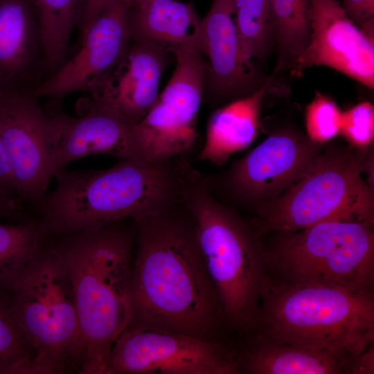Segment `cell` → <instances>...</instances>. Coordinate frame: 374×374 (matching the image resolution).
<instances>
[{
  "instance_id": "obj_15",
  "label": "cell",
  "mask_w": 374,
  "mask_h": 374,
  "mask_svg": "<svg viewBox=\"0 0 374 374\" xmlns=\"http://www.w3.org/2000/svg\"><path fill=\"white\" fill-rule=\"evenodd\" d=\"M55 114L60 127L56 171L91 155H110L120 160L148 158L135 124L97 103L89 100L86 113L79 117Z\"/></svg>"
},
{
  "instance_id": "obj_33",
  "label": "cell",
  "mask_w": 374,
  "mask_h": 374,
  "mask_svg": "<svg viewBox=\"0 0 374 374\" xmlns=\"http://www.w3.org/2000/svg\"><path fill=\"white\" fill-rule=\"evenodd\" d=\"M22 209L19 205L0 197V217H15Z\"/></svg>"
},
{
  "instance_id": "obj_13",
  "label": "cell",
  "mask_w": 374,
  "mask_h": 374,
  "mask_svg": "<svg viewBox=\"0 0 374 374\" xmlns=\"http://www.w3.org/2000/svg\"><path fill=\"white\" fill-rule=\"evenodd\" d=\"M127 0H112L81 32L80 48L48 76L36 97L60 99L74 92L98 94L131 43Z\"/></svg>"
},
{
  "instance_id": "obj_7",
  "label": "cell",
  "mask_w": 374,
  "mask_h": 374,
  "mask_svg": "<svg viewBox=\"0 0 374 374\" xmlns=\"http://www.w3.org/2000/svg\"><path fill=\"white\" fill-rule=\"evenodd\" d=\"M373 224L332 220L278 232L273 244L264 247L267 273L287 282L373 293Z\"/></svg>"
},
{
  "instance_id": "obj_2",
  "label": "cell",
  "mask_w": 374,
  "mask_h": 374,
  "mask_svg": "<svg viewBox=\"0 0 374 374\" xmlns=\"http://www.w3.org/2000/svg\"><path fill=\"white\" fill-rule=\"evenodd\" d=\"M128 220L44 240L70 280L80 332L81 374H105L111 348L132 319L134 231Z\"/></svg>"
},
{
  "instance_id": "obj_34",
  "label": "cell",
  "mask_w": 374,
  "mask_h": 374,
  "mask_svg": "<svg viewBox=\"0 0 374 374\" xmlns=\"http://www.w3.org/2000/svg\"><path fill=\"white\" fill-rule=\"evenodd\" d=\"M149 0H127L130 9H135L145 5Z\"/></svg>"
},
{
  "instance_id": "obj_3",
  "label": "cell",
  "mask_w": 374,
  "mask_h": 374,
  "mask_svg": "<svg viewBox=\"0 0 374 374\" xmlns=\"http://www.w3.org/2000/svg\"><path fill=\"white\" fill-rule=\"evenodd\" d=\"M186 157L120 160L98 170H57L34 204L44 239L159 211L180 197Z\"/></svg>"
},
{
  "instance_id": "obj_23",
  "label": "cell",
  "mask_w": 374,
  "mask_h": 374,
  "mask_svg": "<svg viewBox=\"0 0 374 374\" xmlns=\"http://www.w3.org/2000/svg\"><path fill=\"white\" fill-rule=\"evenodd\" d=\"M271 29L283 53L294 62L308 44L310 0H267Z\"/></svg>"
},
{
  "instance_id": "obj_14",
  "label": "cell",
  "mask_w": 374,
  "mask_h": 374,
  "mask_svg": "<svg viewBox=\"0 0 374 374\" xmlns=\"http://www.w3.org/2000/svg\"><path fill=\"white\" fill-rule=\"evenodd\" d=\"M309 19L310 39L294 74L326 66L373 89V21L359 28L335 0H310Z\"/></svg>"
},
{
  "instance_id": "obj_30",
  "label": "cell",
  "mask_w": 374,
  "mask_h": 374,
  "mask_svg": "<svg viewBox=\"0 0 374 374\" xmlns=\"http://www.w3.org/2000/svg\"><path fill=\"white\" fill-rule=\"evenodd\" d=\"M341 7L353 22L363 26L373 20L374 0H344Z\"/></svg>"
},
{
  "instance_id": "obj_24",
  "label": "cell",
  "mask_w": 374,
  "mask_h": 374,
  "mask_svg": "<svg viewBox=\"0 0 374 374\" xmlns=\"http://www.w3.org/2000/svg\"><path fill=\"white\" fill-rule=\"evenodd\" d=\"M0 374H39L34 352L16 319L9 294L1 287Z\"/></svg>"
},
{
  "instance_id": "obj_19",
  "label": "cell",
  "mask_w": 374,
  "mask_h": 374,
  "mask_svg": "<svg viewBox=\"0 0 374 374\" xmlns=\"http://www.w3.org/2000/svg\"><path fill=\"white\" fill-rule=\"evenodd\" d=\"M128 26L131 41L152 42L168 52L184 48L204 54L202 19L191 2L149 0L129 10Z\"/></svg>"
},
{
  "instance_id": "obj_28",
  "label": "cell",
  "mask_w": 374,
  "mask_h": 374,
  "mask_svg": "<svg viewBox=\"0 0 374 374\" xmlns=\"http://www.w3.org/2000/svg\"><path fill=\"white\" fill-rule=\"evenodd\" d=\"M340 134L350 145L366 150L374 139V107L367 101L360 103L342 112Z\"/></svg>"
},
{
  "instance_id": "obj_27",
  "label": "cell",
  "mask_w": 374,
  "mask_h": 374,
  "mask_svg": "<svg viewBox=\"0 0 374 374\" xmlns=\"http://www.w3.org/2000/svg\"><path fill=\"white\" fill-rule=\"evenodd\" d=\"M341 114L339 107L332 98L316 92L305 112L308 139L323 145L337 136L340 134Z\"/></svg>"
},
{
  "instance_id": "obj_5",
  "label": "cell",
  "mask_w": 374,
  "mask_h": 374,
  "mask_svg": "<svg viewBox=\"0 0 374 374\" xmlns=\"http://www.w3.org/2000/svg\"><path fill=\"white\" fill-rule=\"evenodd\" d=\"M253 333L316 352L354 357L373 344V294L269 276Z\"/></svg>"
},
{
  "instance_id": "obj_17",
  "label": "cell",
  "mask_w": 374,
  "mask_h": 374,
  "mask_svg": "<svg viewBox=\"0 0 374 374\" xmlns=\"http://www.w3.org/2000/svg\"><path fill=\"white\" fill-rule=\"evenodd\" d=\"M46 71L42 37L29 0H0V89L35 96Z\"/></svg>"
},
{
  "instance_id": "obj_1",
  "label": "cell",
  "mask_w": 374,
  "mask_h": 374,
  "mask_svg": "<svg viewBox=\"0 0 374 374\" xmlns=\"http://www.w3.org/2000/svg\"><path fill=\"white\" fill-rule=\"evenodd\" d=\"M132 222L135 256L129 326L220 339L217 332L226 323L190 209L179 197Z\"/></svg>"
},
{
  "instance_id": "obj_18",
  "label": "cell",
  "mask_w": 374,
  "mask_h": 374,
  "mask_svg": "<svg viewBox=\"0 0 374 374\" xmlns=\"http://www.w3.org/2000/svg\"><path fill=\"white\" fill-rule=\"evenodd\" d=\"M202 25L212 89L225 95L242 89L250 82L253 69L242 57L233 0H213Z\"/></svg>"
},
{
  "instance_id": "obj_21",
  "label": "cell",
  "mask_w": 374,
  "mask_h": 374,
  "mask_svg": "<svg viewBox=\"0 0 374 374\" xmlns=\"http://www.w3.org/2000/svg\"><path fill=\"white\" fill-rule=\"evenodd\" d=\"M267 86L213 112L207 125L204 145L198 155L199 160L221 166L232 154L253 141Z\"/></svg>"
},
{
  "instance_id": "obj_22",
  "label": "cell",
  "mask_w": 374,
  "mask_h": 374,
  "mask_svg": "<svg viewBox=\"0 0 374 374\" xmlns=\"http://www.w3.org/2000/svg\"><path fill=\"white\" fill-rule=\"evenodd\" d=\"M37 19L46 71L52 75L66 61L70 38L80 24L85 0H29Z\"/></svg>"
},
{
  "instance_id": "obj_9",
  "label": "cell",
  "mask_w": 374,
  "mask_h": 374,
  "mask_svg": "<svg viewBox=\"0 0 374 374\" xmlns=\"http://www.w3.org/2000/svg\"><path fill=\"white\" fill-rule=\"evenodd\" d=\"M238 354L220 339L128 326L111 348L105 374H238Z\"/></svg>"
},
{
  "instance_id": "obj_10",
  "label": "cell",
  "mask_w": 374,
  "mask_h": 374,
  "mask_svg": "<svg viewBox=\"0 0 374 374\" xmlns=\"http://www.w3.org/2000/svg\"><path fill=\"white\" fill-rule=\"evenodd\" d=\"M37 97L9 92L0 109V137L22 201L35 204L56 172L60 134L55 113L45 112Z\"/></svg>"
},
{
  "instance_id": "obj_6",
  "label": "cell",
  "mask_w": 374,
  "mask_h": 374,
  "mask_svg": "<svg viewBox=\"0 0 374 374\" xmlns=\"http://www.w3.org/2000/svg\"><path fill=\"white\" fill-rule=\"evenodd\" d=\"M6 289L39 373L78 371L81 340L70 280L44 240Z\"/></svg>"
},
{
  "instance_id": "obj_11",
  "label": "cell",
  "mask_w": 374,
  "mask_h": 374,
  "mask_svg": "<svg viewBox=\"0 0 374 374\" xmlns=\"http://www.w3.org/2000/svg\"><path fill=\"white\" fill-rule=\"evenodd\" d=\"M171 53L176 66L163 90L136 125L148 159L185 157L197 138V122L207 65L199 51L179 48Z\"/></svg>"
},
{
  "instance_id": "obj_8",
  "label": "cell",
  "mask_w": 374,
  "mask_h": 374,
  "mask_svg": "<svg viewBox=\"0 0 374 374\" xmlns=\"http://www.w3.org/2000/svg\"><path fill=\"white\" fill-rule=\"evenodd\" d=\"M364 153L338 147L320 152L285 192L254 206L258 233L294 231L332 220L373 224V188L362 176Z\"/></svg>"
},
{
  "instance_id": "obj_32",
  "label": "cell",
  "mask_w": 374,
  "mask_h": 374,
  "mask_svg": "<svg viewBox=\"0 0 374 374\" xmlns=\"http://www.w3.org/2000/svg\"><path fill=\"white\" fill-rule=\"evenodd\" d=\"M112 0H85L82 18L79 24L80 32Z\"/></svg>"
},
{
  "instance_id": "obj_25",
  "label": "cell",
  "mask_w": 374,
  "mask_h": 374,
  "mask_svg": "<svg viewBox=\"0 0 374 374\" xmlns=\"http://www.w3.org/2000/svg\"><path fill=\"white\" fill-rule=\"evenodd\" d=\"M44 240L39 221L0 224V287L6 288Z\"/></svg>"
},
{
  "instance_id": "obj_4",
  "label": "cell",
  "mask_w": 374,
  "mask_h": 374,
  "mask_svg": "<svg viewBox=\"0 0 374 374\" xmlns=\"http://www.w3.org/2000/svg\"><path fill=\"white\" fill-rule=\"evenodd\" d=\"M180 198L194 216L200 249L226 324L240 332H253L269 278L260 234L213 195L204 173L188 161Z\"/></svg>"
},
{
  "instance_id": "obj_26",
  "label": "cell",
  "mask_w": 374,
  "mask_h": 374,
  "mask_svg": "<svg viewBox=\"0 0 374 374\" xmlns=\"http://www.w3.org/2000/svg\"><path fill=\"white\" fill-rule=\"evenodd\" d=\"M235 24L243 60L252 68L251 60L266 51L270 17L267 0H233Z\"/></svg>"
},
{
  "instance_id": "obj_12",
  "label": "cell",
  "mask_w": 374,
  "mask_h": 374,
  "mask_svg": "<svg viewBox=\"0 0 374 374\" xmlns=\"http://www.w3.org/2000/svg\"><path fill=\"white\" fill-rule=\"evenodd\" d=\"M321 144L293 131H281L236 161L220 175H205L213 194L224 193L242 204L273 199L290 187L321 152Z\"/></svg>"
},
{
  "instance_id": "obj_29",
  "label": "cell",
  "mask_w": 374,
  "mask_h": 374,
  "mask_svg": "<svg viewBox=\"0 0 374 374\" xmlns=\"http://www.w3.org/2000/svg\"><path fill=\"white\" fill-rule=\"evenodd\" d=\"M0 197L22 205L6 151L0 137Z\"/></svg>"
},
{
  "instance_id": "obj_35",
  "label": "cell",
  "mask_w": 374,
  "mask_h": 374,
  "mask_svg": "<svg viewBox=\"0 0 374 374\" xmlns=\"http://www.w3.org/2000/svg\"><path fill=\"white\" fill-rule=\"evenodd\" d=\"M8 93L9 92L3 91L0 89V109L3 106Z\"/></svg>"
},
{
  "instance_id": "obj_31",
  "label": "cell",
  "mask_w": 374,
  "mask_h": 374,
  "mask_svg": "<svg viewBox=\"0 0 374 374\" xmlns=\"http://www.w3.org/2000/svg\"><path fill=\"white\" fill-rule=\"evenodd\" d=\"M373 373H374L373 344L355 357L350 371V374Z\"/></svg>"
},
{
  "instance_id": "obj_16",
  "label": "cell",
  "mask_w": 374,
  "mask_h": 374,
  "mask_svg": "<svg viewBox=\"0 0 374 374\" xmlns=\"http://www.w3.org/2000/svg\"><path fill=\"white\" fill-rule=\"evenodd\" d=\"M167 49L148 41H131L96 96L90 100L129 123L141 122L157 99Z\"/></svg>"
},
{
  "instance_id": "obj_20",
  "label": "cell",
  "mask_w": 374,
  "mask_h": 374,
  "mask_svg": "<svg viewBox=\"0 0 374 374\" xmlns=\"http://www.w3.org/2000/svg\"><path fill=\"white\" fill-rule=\"evenodd\" d=\"M239 353L240 373L350 374L354 357H343L278 342L259 334Z\"/></svg>"
}]
</instances>
